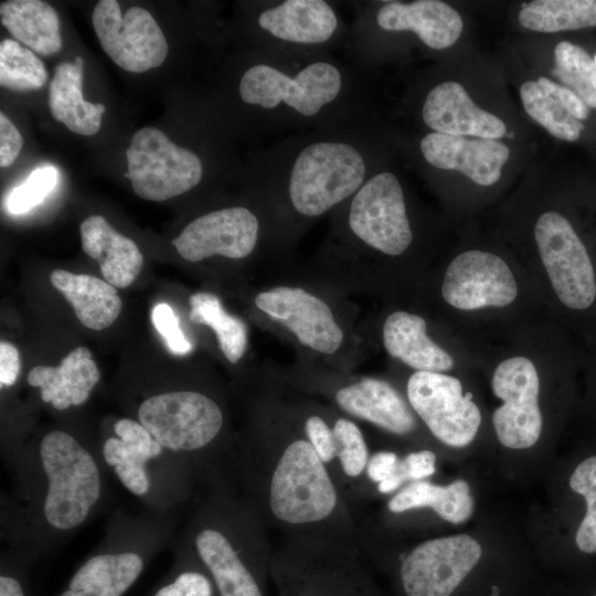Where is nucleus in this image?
Returning a JSON list of instances; mask_svg holds the SVG:
<instances>
[{"mask_svg":"<svg viewBox=\"0 0 596 596\" xmlns=\"http://www.w3.org/2000/svg\"><path fill=\"white\" fill-rule=\"evenodd\" d=\"M257 414L253 434L233 456L243 498L281 535L323 534L358 544L353 509L291 404L269 396Z\"/></svg>","mask_w":596,"mask_h":596,"instance_id":"f257e3e1","label":"nucleus"},{"mask_svg":"<svg viewBox=\"0 0 596 596\" xmlns=\"http://www.w3.org/2000/svg\"><path fill=\"white\" fill-rule=\"evenodd\" d=\"M379 169L372 120L300 131L284 136L259 156L257 193L286 238L336 211Z\"/></svg>","mask_w":596,"mask_h":596,"instance_id":"f03ea898","label":"nucleus"},{"mask_svg":"<svg viewBox=\"0 0 596 596\" xmlns=\"http://www.w3.org/2000/svg\"><path fill=\"white\" fill-rule=\"evenodd\" d=\"M368 72L334 53L252 51L236 81L259 129L286 136L372 120Z\"/></svg>","mask_w":596,"mask_h":596,"instance_id":"7ed1b4c3","label":"nucleus"},{"mask_svg":"<svg viewBox=\"0 0 596 596\" xmlns=\"http://www.w3.org/2000/svg\"><path fill=\"white\" fill-rule=\"evenodd\" d=\"M217 472L190 525L187 547L211 577L219 596H267L273 554L258 514Z\"/></svg>","mask_w":596,"mask_h":596,"instance_id":"20e7f679","label":"nucleus"},{"mask_svg":"<svg viewBox=\"0 0 596 596\" xmlns=\"http://www.w3.org/2000/svg\"><path fill=\"white\" fill-rule=\"evenodd\" d=\"M276 596H379L359 545L323 534H285L273 549Z\"/></svg>","mask_w":596,"mask_h":596,"instance_id":"39448f33","label":"nucleus"},{"mask_svg":"<svg viewBox=\"0 0 596 596\" xmlns=\"http://www.w3.org/2000/svg\"><path fill=\"white\" fill-rule=\"evenodd\" d=\"M39 461L45 478L40 514L56 532L79 528L103 492L99 465L93 454L64 430H51L40 441Z\"/></svg>","mask_w":596,"mask_h":596,"instance_id":"423d86ee","label":"nucleus"},{"mask_svg":"<svg viewBox=\"0 0 596 596\" xmlns=\"http://www.w3.org/2000/svg\"><path fill=\"white\" fill-rule=\"evenodd\" d=\"M252 50L277 54L334 53L345 47L350 24L339 2L268 0L251 4Z\"/></svg>","mask_w":596,"mask_h":596,"instance_id":"0eeeda50","label":"nucleus"},{"mask_svg":"<svg viewBox=\"0 0 596 596\" xmlns=\"http://www.w3.org/2000/svg\"><path fill=\"white\" fill-rule=\"evenodd\" d=\"M333 212L334 234L345 247L398 256L413 243L403 184L389 169H379Z\"/></svg>","mask_w":596,"mask_h":596,"instance_id":"6e6552de","label":"nucleus"},{"mask_svg":"<svg viewBox=\"0 0 596 596\" xmlns=\"http://www.w3.org/2000/svg\"><path fill=\"white\" fill-rule=\"evenodd\" d=\"M138 422L164 449L211 465L215 459L211 454L225 427V415L207 394L173 391L145 400L138 408Z\"/></svg>","mask_w":596,"mask_h":596,"instance_id":"1a4fd4ad","label":"nucleus"},{"mask_svg":"<svg viewBox=\"0 0 596 596\" xmlns=\"http://www.w3.org/2000/svg\"><path fill=\"white\" fill-rule=\"evenodd\" d=\"M134 192L149 201H164L198 187L205 173L199 153L172 142L158 128L143 127L126 151Z\"/></svg>","mask_w":596,"mask_h":596,"instance_id":"9d476101","label":"nucleus"},{"mask_svg":"<svg viewBox=\"0 0 596 596\" xmlns=\"http://www.w3.org/2000/svg\"><path fill=\"white\" fill-rule=\"evenodd\" d=\"M349 38L409 33L432 50H445L457 42L464 23L460 14L440 0L352 1Z\"/></svg>","mask_w":596,"mask_h":596,"instance_id":"9b49d317","label":"nucleus"},{"mask_svg":"<svg viewBox=\"0 0 596 596\" xmlns=\"http://www.w3.org/2000/svg\"><path fill=\"white\" fill-rule=\"evenodd\" d=\"M481 556V544L469 534L422 541L401 557L398 585L404 596H451Z\"/></svg>","mask_w":596,"mask_h":596,"instance_id":"f8f14e48","label":"nucleus"},{"mask_svg":"<svg viewBox=\"0 0 596 596\" xmlns=\"http://www.w3.org/2000/svg\"><path fill=\"white\" fill-rule=\"evenodd\" d=\"M462 393L460 381L439 372L415 371L406 383V401L414 414L441 444L461 448L476 437L481 413Z\"/></svg>","mask_w":596,"mask_h":596,"instance_id":"ddd939ff","label":"nucleus"},{"mask_svg":"<svg viewBox=\"0 0 596 596\" xmlns=\"http://www.w3.org/2000/svg\"><path fill=\"white\" fill-rule=\"evenodd\" d=\"M542 263L563 305L586 309L596 298V280L588 253L571 223L557 212L543 213L534 230Z\"/></svg>","mask_w":596,"mask_h":596,"instance_id":"4468645a","label":"nucleus"},{"mask_svg":"<svg viewBox=\"0 0 596 596\" xmlns=\"http://www.w3.org/2000/svg\"><path fill=\"white\" fill-rule=\"evenodd\" d=\"M92 22L104 52L127 72L156 68L168 55L162 30L141 7H130L123 15L118 1L100 0L93 10Z\"/></svg>","mask_w":596,"mask_h":596,"instance_id":"2eb2a0df","label":"nucleus"},{"mask_svg":"<svg viewBox=\"0 0 596 596\" xmlns=\"http://www.w3.org/2000/svg\"><path fill=\"white\" fill-rule=\"evenodd\" d=\"M265 217L274 216L245 205L216 209L192 220L172 240V245L182 258L192 263L213 256L244 259L259 245Z\"/></svg>","mask_w":596,"mask_h":596,"instance_id":"dca6fc26","label":"nucleus"},{"mask_svg":"<svg viewBox=\"0 0 596 596\" xmlns=\"http://www.w3.org/2000/svg\"><path fill=\"white\" fill-rule=\"evenodd\" d=\"M492 391L502 401L492 414L500 444L510 449L534 446L543 418L539 406L540 380L533 362L524 356L502 361L494 370Z\"/></svg>","mask_w":596,"mask_h":596,"instance_id":"f3484780","label":"nucleus"},{"mask_svg":"<svg viewBox=\"0 0 596 596\" xmlns=\"http://www.w3.org/2000/svg\"><path fill=\"white\" fill-rule=\"evenodd\" d=\"M309 390L327 397L337 412L369 423L394 436L417 429V417L402 394L387 381L364 376L345 382L311 383Z\"/></svg>","mask_w":596,"mask_h":596,"instance_id":"a211bd4d","label":"nucleus"},{"mask_svg":"<svg viewBox=\"0 0 596 596\" xmlns=\"http://www.w3.org/2000/svg\"><path fill=\"white\" fill-rule=\"evenodd\" d=\"M255 306L289 330L304 347L322 355L336 353L344 332L330 306L298 286H276L258 292Z\"/></svg>","mask_w":596,"mask_h":596,"instance_id":"6ab92c4d","label":"nucleus"},{"mask_svg":"<svg viewBox=\"0 0 596 596\" xmlns=\"http://www.w3.org/2000/svg\"><path fill=\"white\" fill-rule=\"evenodd\" d=\"M441 294L447 304L461 310L504 307L515 299L518 285L502 258L488 252L468 251L448 265Z\"/></svg>","mask_w":596,"mask_h":596,"instance_id":"aec40b11","label":"nucleus"},{"mask_svg":"<svg viewBox=\"0 0 596 596\" xmlns=\"http://www.w3.org/2000/svg\"><path fill=\"white\" fill-rule=\"evenodd\" d=\"M423 160L439 170H456L472 182L488 187L501 177L510 149L497 139L449 136L435 131L418 141Z\"/></svg>","mask_w":596,"mask_h":596,"instance_id":"412c9836","label":"nucleus"},{"mask_svg":"<svg viewBox=\"0 0 596 596\" xmlns=\"http://www.w3.org/2000/svg\"><path fill=\"white\" fill-rule=\"evenodd\" d=\"M421 118L430 131L449 136L499 139L507 132L499 117L479 108L454 81L436 84L426 93Z\"/></svg>","mask_w":596,"mask_h":596,"instance_id":"4be33fe9","label":"nucleus"},{"mask_svg":"<svg viewBox=\"0 0 596 596\" xmlns=\"http://www.w3.org/2000/svg\"><path fill=\"white\" fill-rule=\"evenodd\" d=\"M149 553L142 547H109L87 557L58 596H123L145 571Z\"/></svg>","mask_w":596,"mask_h":596,"instance_id":"5701e85b","label":"nucleus"},{"mask_svg":"<svg viewBox=\"0 0 596 596\" xmlns=\"http://www.w3.org/2000/svg\"><path fill=\"white\" fill-rule=\"evenodd\" d=\"M114 432L116 436L103 444V459L128 491L145 497L151 487L148 464L161 457L164 448L141 423L131 418L117 421Z\"/></svg>","mask_w":596,"mask_h":596,"instance_id":"b1692460","label":"nucleus"},{"mask_svg":"<svg viewBox=\"0 0 596 596\" xmlns=\"http://www.w3.org/2000/svg\"><path fill=\"white\" fill-rule=\"evenodd\" d=\"M99 379L86 347L72 350L57 366L38 365L28 374V383L40 389L41 400L57 411L84 404Z\"/></svg>","mask_w":596,"mask_h":596,"instance_id":"393cba45","label":"nucleus"},{"mask_svg":"<svg viewBox=\"0 0 596 596\" xmlns=\"http://www.w3.org/2000/svg\"><path fill=\"white\" fill-rule=\"evenodd\" d=\"M82 249L99 264L103 278L116 288L130 286L139 275L143 256L137 244L118 233L102 215L81 224Z\"/></svg>","mask_w":596,"mask_h":596,"instance_id":"a878e982","label":"nucleus"},{"mask_svg":"<svg viewBox=\"0 0 596 596\" xmlns=\"http://www.w3.org/2000/svg\"><path fill=\"white\" fill-rule=\"evenodd\" d=\"M382 336L386 352L416 371L441 373L454 366L453 358L427 336L426 322L418 315L392 312Z\"/></svg>","mask_w":596,"mask_h":596,"instance_id":"bb28decb","label":"nucleus"},{"mask_svg":"<svg viewBox=\"0 0 596 596\" xmlns=\"http://www.w3.org/2000/svg\"><path fill=\"white\" fill-rule=\"evenodd\" d=\"M84 61L76 56L73 63L56 65L50 84L49 106L55 120L74 134L93 136L102 126L103 104H93L83 98Z\"/></svg>","mask_w":596,"mask_h":596,"instance_id":"cd10ccee","label":"nucleus"},{"mask_svg":"<svg viewBox=\"0 0 596 596\" xmlns=\"http://www.w3.org/2000/svg\"><path fill=\"white\" fill-rule=\"evenodd\" d=\"M50 281L72 305L79 322L88 329H106L121 311V299L116 287L105 279L55 269L50 275Z\"/></svg>","mask_w":596,"mask_h":596,"instance_id":"c85d7f7f","label":"nucleus"},{"mask_svg":"<svg viewBox=\"0 0 596 596\" xmlns=\"http://www.w3.org/2000/svg\"><path fill=\"white\" fill-rule=\"evenodd\" d=\"M422 509H430L439 519L456 525L472 515L475 500L465 480L446 486L419 480L401 488L386 503V511L393 515Z\"/></svg>","mask_w":596,"mask_h":596,"instance_id":"c756f323","label":"nucleus"},{"mask_svg":"<svg viewBox=\"0 0 596 596\" xmlns=\"http://www.w3.org/2000/svg\"><path fill=\"white\" fill-rule=\"evenodd\" d=\"M3 26L31 51L49 56L62 49L60 19L54 8L41 0H9L0 6Z\"/></svg>","mask_w":596,"mask_h":596,"instance_id":"7c9ffc66","label":"nucleus"},{"mask_svg":"<svg viewBox=\"0 0 596 596\" xmlns=\"http://www.w3.org/2000/svg\"><path fill=\"white\" fill-rule=\"evenodd\" d=\"M519 22L525 29L553 33L596 25V0H535L522 6Z\"/></svg>","mask_w":596,"mask_h":596,"instance_id":"2f4dec72","label":"nucleus"},{"mask_svg":"<svg viewBox=\"0 0 596 596\" xmlns=\"http://www.w3.org/2000/svg\"><path fill=\"white\" fill-rule=\"evenodd\" d=\"M189 319L193 323L210 327L217 339L219 348L233 364L237 363L247 348V329L237 317L223 308L219 297L212 292L198 291L189 298Z\"/></svg>","mask_w":596,"mask_h":596,"instance_id":"473e14b6","label":"nucleus"},{"mask_svg":"<svg viewBox=\"0 0 596 596\" xmlns=\"http://www.w3.org/2000/svg\"><path fill=\"white\" fill-rule=\"evenodd\" d=\"M520 97L526 114L552 136L565 141H575L579 138L584 129L583 123L546 94L536 81L522 84Z\"/></svg>","mask_w":596,"mask_h":596,"instance_id":"72a5a7b5","label":"nucleus"},{"mask_svg":"<svg viewBox=\"0 0 596 596\" xmlns=\"http://www.w3.org/2000/svg\"><path fill=\"white\" fill-rule=\"evenodd\" d=\"M552 74L588 107L596 108V63L583 47L568 41L554 49Z\"/></svg>","mask_w":596,"mask_h":596,"instance_id":"f704fd0d","label":"nucleus"},{"mask_svg":"<svg viewBox=\"0 0 596 596\" xmlns=\"http://www.w3.org/2000/svg\"><path fill=\"white\" fill-rule=\"evenodd\" d=\"M570 489L582 498L583 515L574 532V545L584 555L596 554V454L581 459L568 478Z\"/></svg>","mask_w":596,"mask_h":596,"instance_id":"c9c22d12","label":"nucleus"},{"mask_svg":"<svg viewBox=\"0 0 596 596\" xmlns=\"http://www.w3.org/2000/svg\"><path fill=\"white\" fill-rule=\"evenodd\" d=\"M49 74L39 56L18 41L4 39L0 43V85L13 92L43 87Z\"/></svg>","mask_w":596,"mask_h":596,"instance_id":"e433bc0d","label":"nucleus"},{"mask_svg":"<svg viewBox=\"0 0 596 596\" xmlns=\"http://www.w3.org/2000/svg\"><path fill=\"white\" fill-rule=\"evenodd\" d=\"M172 571L150 596H219L200 562L185 549Z\"/></svg>","mask_w":596,"mask_h":596,"instance_id":"4c0bfd02","label":"nucleus"},{"mask_svg":"<svg viewBox=\"0 0 596 596\" xmlns=\"http://www.w3.org/2000/svg\"><path fill=\"white\" fill-rule=\"evenodd\" d=\"M58 171L53 166L35 169L29 178L14 188L6 199V207L11 214H23L42 203L55 189Z\"/></svg>","mask_w":596,"mask_h":596,"instance_id":"58836bf2","label":"nucleus"},{"mask_svg":"<svg viewBox=\"0 0 596 596\" xmlns=\"http://www.w3.org/2000/svg\"><path fill=\"white\" fill-rule=\"evenodd\" d=\"M436 471V455L430 449L411 451L400 459L395 471L375 486L379 494H390L403 488L407 481H419Z\"/></svg>","mask_w":596,"mask_h":596,"instance_id":"ea45409f","label":"nucleus"},{"mask_svg":"<svg viewBox=\"0 0 596 596\" xmlns=\"http://www.w3.org/2000/svg\"><path fill=\"white\" fill-rule=\"evenodd\" d=\"M151 319L153 327L164 340L169 351L177 355H184L192 351V344L179 326V318L168 304H158L153 307Z\"/></svg>","mask_w":596,"mask_h":596,"instance_id":"a19ab883","label":"nucleus"},{"mask_svg":"<svg viewBox=\"0 0 596 596\" xmlns=\"http://www.w3.org/2000/svg\"><path fill=\"white\" fill-rule=\"evenodd\" d=\"M539 86L550 96L560 102L577 120L582 121L589 115V107L571 89L545 76L538 78Z\"/></svg>","mask_w":596,"mask_h":596,"instance_id":"79ce46f5","label":"nucleus"},{"mask_svg":"<svg viewBox=\"0 0 596 596\" xmlns=\"http://www.w3.org/2000/svg\"><path fill=\"white\" fill-rule=\"evenodd\" d=\"M23 139L17 127L0 113V166L9 167L19 156Z\"/></svg>","mask_w":596,"mask_h":596,"instance_id":"37998d69","label":"nucleus"},{"mask_svg":"<svg viewBox=\"0 0 596 596\" xmlns=\"http://www.w3.org/2000/svg\"><path fill=\"white\" fill-rule=\"evenodd\" d=\"M401 457L394 451L380 450L372 455L365 468V480L371 487H375L389 478L396 469Z\"/></svg>","mask_w":596,"mask_h":596,"instance_id":"c03bdc74","label":"nucleus"},{"mask_svg":"<svg viewBox=\"0 0 596 596\" xmlns=\"http://www.w3.org/2000/svg\"><path fill=\"white\" fill-rule=\"evenodd\" d=\"M0 596H29L26 568L22 565H1Z\"/></svg>","mask_w":596,"mask_h":596,"instance_id":"a18cd8bd","label":"nucleus"},{"mask_svg":"<svg viewBox=\"0 0 596 596\" xmlns=\"http://www.w3.org/2000/svg\"><path fill=\"white\" fill-rule=\"evenodd\" d=\"M20 355L17 348L6 341L0 343V384L1 387L15 383L20 373Z\"/></svg>","mask_w":596,"mask_h":596,"instance_id":"49530a36","label":"nucleus"},{"mask_svg":"<svg viewBox=\"0 0 596 596\" xmlns=\"http://www.w3.org/2000/svg\"><path fill=\"white\" fill-rule=\"evenodd\" d=\"M594 61H595V63H596V55L594 56Z\"/></svg>","mask_w":596,"mask_h":596,"instance_id":"de8ad7c7","label":"nucleus"},{"mask_svg":"<svg viewBox=\"0 0 596 596\" xmlns=\"http://www.w3.org/2000/svg\"><path fill=\"white\" fill-rule=\"evenodd\" d=\"M594 596H596V594Z\"/></svg>","mask_w":596,"mask_h":596,"instance_id":"09e8293b","label":"nucleus"}]
</instances>
